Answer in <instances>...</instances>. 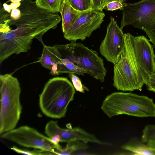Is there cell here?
<instances>
[{"label": "cell", "instance_id": "5", "mask_svg": "<svg viewBox=\"0 0 155 155\" xmlns=\"http://www.w3.org/2000/svg\"><path fill=\"white\" fill-rule=\"evenodd\" d=\"M55 45L62 58L68 59L79 67L87 70L90 75L101 82H103L107 71L104 60L97 52L80 43L71 41L69 44Z\"/></svg>", "mask_w": 155, "mask_h": 155}, {"label": "cell", "instance_id": "6", "mask_svg": "<svg viewBox=\"0 0 155 155\" xmlns=\"http://www.w3.org/2000/svg\"><path fill=\"white\" fill-rule=\"evenodd\" d=\"M124 38L136 69L145 82L149 75L155 73L154 48L144 35L128 33L124 34Z\"/></svg>", "mask_w": 155, "mask_h": 155}, {"label": "cell", "instance_id": "23", "mask_svg": "<svg viewBox=\"0 0 155 155\" xmlns=\"http://www.w3.org/2000/svg\"><path fill=\"white\" fill-rule=\"evenodd\" d=\"M126 3L116 0L111 2L107 4L104 7V9L109 11H113L120 9L122 10L127 5Z\"/></svg>", "mask_w": 155, "mask_h": 155}, {"label": "cell", "instance_id": "1", "mask_svg": "<svg viewBox=\"0 0 155 155\" xmlns=\"http://www.w3.org/2000/svg\"><path fill=\"white\" fill-rule=\"evenodd\" d=\"M18 8L21 16L14 20L0 5V64L13 54L28 51L34 38L42 44L43 35L49 30L56 28L61 20L58 13L41 8L32 0H23Z\"/></svg>", "mask_w": 155, "mask_h": 155}, {"label": "cell", "instance_id": "14", "mask_svg": "<svg viewBox=\"0 0 155 155\" xmlns=\"http://www.w3.org/2000/svg\"><path fill=\"white\" fill-rule=\"evenodd\" d=\"M43 49L39 62L43 67L50 70L53 65L58 63L62 59V56L57 47L54 45L48 46L43 43Z\"/></svg>", "mask_w": 155, "mask_h": 155}, {"label": "cell", "instance_id": "21", "mask_svg": "<svg viewBox=\"0 0 155 155\" xmlns=\"http://www.w3.org/2000/svg\"><path fill=\"white\" fill-rule=\"evenodd\" d=\"M155 139V125H146L142 131L141 141L147 143L149 141Z\"/></svg>", "mask_w": 155, "mask_h": 155}, {"label": "cell", "instance_id": "4", "mask_svg": "<svg viewBox=\"0 0 155 155\" xmlns=\"http://www.w3.org/2000/svg\"><path fill=\"white\" fill-rule=\"evenodd\" d=\"M21 88L18 79L10 74L0 76V135L15 128L22 110Z\"/></svg>", "mask_w": 155, "mask_h": 155}, {"label": "cell", "instance_id": "31", "mask_svg": "<svg viewBox=\"0 0 155 155\" xmlns=\"http://www.w3.org/2000/svg\"><path fill=\"white\" fill-rule=\"evenodd\" d=\"M117 0L121 2L124 3H125V2L126 0H105V2L104 4V6L108 3Z\"/></svg>", "mask_w": 155, "mask_h": 155}, {"label": "cell", "instance_id": "8", "mask_svg": "<svg viewBox=\"0 0 155 155\" xmlns=\"http://www.w3.org/2000/svg\"><path fill=\"white\" fill-rule=\"evenodd\" d=\"M1 138L21 146L49 151L55 155V149L62 147L55 144L51 139L31 127L23 126L1 135Z\"/></svg>", "mask_w": 155, "mask_h": 155}, {"label": "cell", "instance_id": "16", "mask_svg": "<svg viewBox=\"0 0 155 155\" xmlns=\"http://www.w3.org/2000/svg\"><path fill=\"white\" fill-rule=\"evenodd\" d=\"M58 69L59 73H72L82 75L84 74H90L88 71L79 67L65 58H62L58 63Z\"/></svg>", "mask_w": 155, "mask_h": 155}, {"label": "cell", "instance_id": "25", "mask_svg": "<svg viewBox=\"0 0 155 155\" xmlns=\"http://www.w3.org/2000/svg\"><path fill=\"white\" fill-rule=\"evenodd\" d=\"M145 84L148 90L155 92V73L148 76Z\"/></svg>", "mask_w": 155, "mask_h": 155}, {"label": "cell", "instance_id": "32", "mask_svg": "<svg viewBox=\"0 0 155 155\" xmlns=\"http://www.w3.org/2000/svg\"><path fill=\"white\" fill-rule=\"evenodd\" d=\"M23 0H9L8 2H11L13 3H18Z\"/></svg>", "mask_w": 155, "mask_h": 155}, {"label": "cell", "instance_id": "30", "mask_svg": "<svg viewBox=\"0 0 155 155\" xmlns=\"http://www.w3.org/2000/svg\"><path fill=\"white\" fill-rule=\"evenodd\" d=\"M3 6L4 9L6 11L9 13H11V9L9 5H8L6 3H4L3 4Z\"/></svg>", "mask_w": 155, "mask_h": 155}, {"label": "cell", "instance_id": "7", "mask_svg": "<svg viewBox=\"0 0 155 155\" xmlns=\"http://www.w3.org/2000/svg\"><path fill=\"white\" fill-rule=\"evenodd\" d=\"M114 65L113 85L117 89L132 91L141 89L145 81L137 71L125 43L124 52Z\"/></svg>", "mask_w": 155, "mask_h": 155}, {"label": "cell", "instance_id": "28", "mask_svg": "<svg viewBox=\"0 0 155 155\" xmlns=\"http://www.w3.org/2000/svg\"><path fill=\"white\" fill-rule=\"evenodd\" d=\"M50 73L51 74L54 76L59 75V73L58 71V64H55L53 65Z\"/></svg>", "mask_w": 155, "mask_h": 155}, {"label": "cell", "instance_id": "17", "mask_svg": "<svg viewBox=\"0 0 155 155\" xmlns=\"http://www.w3.org/2000/svg\"><path fill=\"white\" fill-rule=\"evenodd\" d=\"M88 148L87 143L81 141H74L67 143L65 147L61 149H55V155H73L76 152L85 150Z\"/></svg>", "mask_w": 155, "mask_h": 155}, {"label": "cell", "instance_id": "20", "mask_svg": "<svg viewBox=\"0 0 155 155\" xmlns=\"http://www.w3.org/2000/svg\"><path fill=\"white\" fill-rule=\"evenodd\" d=\"M71 6L80 11H85L94 8L92 0H68Z\"/></svg>", "mask_w": 155, "mask_h": 155}, {"label": "cell", "instance_id": "19", "mask_svg": "<svg viewBox=\"0 0 155 155\" xmlns=\"http://www.w3.org/2000/svg\"><path fill=\"white\" fill-rule=\"evenodd\" d=\"M141 29L146 33L150 41L152 42L153 47L155 48V17L147 22Z\"/></svg>", "mask_w": 155, "mask_h": 155}, {"label": "cell", "instance_id": "29", "mask_svg": "<svg viewBox=\"0 0 155 155\" xmlns=\"http://www.w3.org/2000/svg\"><path fill=\"white\" fill-rule=\"evenodd\" d=\"M21 2H12L9 5L11 10L18 8L21 5Z\"/></svg>", "mask_w": 155, "mask_h": 155}, {"label": "cell", "instance_id": "11", "mask_svg": "<svg viewBox=\"0 0 155 155\" xmlns=\"http://www.w3.org/2000/svg\"><path fill=\"white\" fill-rule=\"evenodd\" d=\"M122 12L121 29L129 25L141 29L147 22L155 17V0H141L127 4Z\"/></svg>", "mask_w": 155, "mask_h": 155}, {"label": "cell", "instance_id": "22", "mask_svg": "<svg viewBox=\"0 0 155 155\" xmlns=\"http://www.w3.org/2000/svg\"><path fill=\"white\" fill-rule=\"evenodd\" d=\"M68 76L71 80L73 85L76 91L83 93H84L85 91H89L88 88L82 84L79 78L75 74L69 73Z\"/></svg>", "mask_w": 155, "mask_h": 155}, {"label": "cell", "instance_id": "2", "mask_svg": "<svg viewBox=\"0 0 155 155\" xmlns=\"http://www.w3.org/2000/svg\"><path fill=\"white\" fill-rule=\"evenodd\" d=\"M101 109L109 118L126 114L139 117H155V103L147 96L131 92H113L106 97Z\"/></svg>", "mask_w": 155, "mask_h": 155}, {"label": "cell", "instance_id": "13", "mask_svg": "<svg viewBox=\"0 0 155 155\" xmlns=\"http://www.w3.org/2000/svg\"><path fill=\"white\" fill-rule=\"evenodd\" d=\"M74 8L68 0H63L60 10L62 20V30L65 33L84 12Z\"/></svg>", "mask_w": 155, "mask_h": 155}, {"label": "cell", "instance_id": "15", "mask_svg": "<svg viewBox=\"0 0 155 155\" xmlns=\"http://www.w3.org/2000/svg\"><path fill=\"white\" fill-rule=\"evenodd\" d=\"M121 147L134 155H155V147L134 139L122 145Z\"/></svg>", "mask_w": 155, "mask_h": 155}, {"label": "cell", "instance_id": "3", "mask_svg": "<svg viewBox=\"0 0 155 155\" xmlns=\"http://www.w3.org/2000/svg\"><path fill=\"white\" fill-rule=\"evenodd\" d=\"M75 93L73 84L67 78L56 77L50 79L39 95L40 109L48 117H64L68 105L74 100Z\"/></svg>", "mask_w": 155, "mask_h": 155}, {"label": "cell", "instance_id": "27", "mask_svg": "<svg viewBox=\"0 0 155 155\" xmlns=\"http://www.w3.org/2000/svg\"><path fill=\"white\" fill-rule=\"evenodd\" d=\"M21 16V11L18 8L12 10L10 13L11 17L14 20L18 19L20 18Z\"/></svg>", "mask_w": 155, "mask_h": 155}, {"label": "cell", "instance_id": "26", "mask_svg": "<svg viewBox=\"0 0 155 155\" xmlns=\"http://www.w3.org/2000/svg\"><path fill=\"white\" fill-rule=\"evenodd\" d=\"M105 0H92L93 7L95 9L103 12Z\"/></svg>", "mask_w": 155, "mask_h": 155}, {"label": "cell", "instance_id": "18", "mask_svg": "<svg viewBox=\"0 0 155 155\" xmlns=\"http://www.w3.org/2000/svg\"><path fill=\"white\" fill-rule=\"evenodd\" d=\"M63 0H36L35 4L39 8L50 12L55 13L60 12Z\"/></svg>", "mask_w": 155, "mask_h": 155}, {"label": "cell", "instance_id": "24", "mask_svg": "<svg viewBox=\"0 0 155 155\" xmlns=\"http://www.w3.org/2000/svg\"><path fill=\"white\" fill-rule=\"evenodd\" d=\"M11 149L15 152L21 154L27 155H48L49 152L48 151L41 150H35L32 151L23 150L13 146Z\"/></svg>", "mask_w": 155, "mask_h": 155}, {"label": "cell", "instance_id": "12", "mask_svg": "<svg viewBox=\"0 0 155 155\" xmlns=\"http://www.w3.org/2000/svg\"><path fill=\"white\" fill-rule=\"evenodd\" d=\"M45 133L51 138L58 135L60 138V142L68 143L74 141H81L85 143H94L99 145L111 146L110 143L103 141L94 135L90 133L79 127L68 128L60 127L56 121L48 122L45 128Z\"/></svg>", "mask_w": 155, "mask_h": 155}, {"label": "cell", "instance_id": "9", "mask_svg": "<svg viewBox=\"0 0 155 155\" xmlns=\"http://www.w3.org/2000/svg\"><path fill=\"white\" fill-rule=\"evenodd\" d=\"M105 14L94 8L85 11L73 25L64 34L67 40L76 41L89 38L92 32L100 28L104 21Z\"/></svg>", "mask_w": 155, "mask_h": 155}, {"label": "cell", "instance_id": "10", "mask_svg": "<svg viewBox=\"0 0 155 155\" xmlns=\"http://www.w3.org/2000/svg\"><path fill=\"white\" fill-rule=\"evenodd\" d=\"M99 49L101 54L114 64L117 62L124 51V34L113 16L110 17L106 33Z\"/></svg>", "mask_w": 155, "mask_h": 155}]
</instances>
